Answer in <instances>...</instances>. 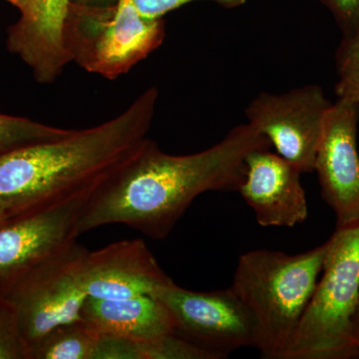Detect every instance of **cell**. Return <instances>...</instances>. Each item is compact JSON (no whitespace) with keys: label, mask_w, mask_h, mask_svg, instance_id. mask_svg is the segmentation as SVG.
I'll list each match as a JSON object with an SVG mask.
<instances>
[{"label":"cell","mask_w":359,"mask_h":359,"mask_svg":"<svg viewBox=\"0 0 359 359\" xmlns=\"http://www.w3.org/2000/svg\"><path fill=\"white\" fill-rule=\"evenodd\" d=\"M101 334L83 321L54 328L28 347L27 359H95Z\"/></svg>","instance_id":"16"},{"label":"cell","mask_w":359,"mask_h":359,"mask_svg":"<svg viewBox=\"0 0 359 359\" xmlns=\"http://www.w3.org/2000/svg\"><path fill=\"white\" fill-rule=\"evenodd\" d=\"M28 347L13 304L0 297V359H27Z\"/></svg>","instance_id":"18"},{"label":"cell","mask_w":359,"mask_h":359,"mask_svg":"<svg viewBox=\"0 0 359 359\" xmlns=\"http://www.w3.org/2000/svg\"><path fill=\"white\" fill-rule=\"evenodd\" d=\"M327 242L287 255L256 250L238 257L231 289L254 320L256 349L264 358L282 359L320 278Z\"/></svg>","instance_id":"3"},{"label":"cell","mask_w":359,"mask_h":359,"mask_svg":"<svg viewBox=\"0 0 359 359\" xmlns=\"http://www.w3.org/2000/svg\"><path fill=\"white\" fill-rule=\"evenodd\" d=\"M85 1H95V0H85ZM100 1V0H99Z\"/></svg>","instance_id":"26"},{"label":"cell","mask_w":359,"mask_h":359,"mask_svg":"<svg viewBox=\"0 0 359 359\" xmlns=\"http://www.w3.org/2000/svg\"><path fill=\"white\" fill-rule=\"evenodd\" d=\"M332 104L320 85L308 84L285 93L262 92L250 101L245 114L278 155L302 174L311 173L323 118Z\"/></svg>","instance_id":"8"},{"label":"cell","mask_w":359,"mask_h":359,"mask_svg":"<svg viewBox=\"0 0 359 359\" xmlns=\"http://www.w3.org/2000/svg\"><path fill=\"white\" fill-rule=\"evenodd\" d=\"M87 250L74 244L40 264L7 292L28 346L54 328L81 320L87 295L82 262Z\"/></svg>","instance_id":"6"},{"label":"cell","mask_w":359,"mask_h":359,"mask_svg":"<svg viewBox=\"0 0 359 359\" xmlns=\"http://www.w3.org/2000/svg\"><path fill=\"white\" fill-rule=\"evenodd\" d=\"M334 15L342 35L353 32L359 25V0H318Z\"/></svg>","instance_id":"20"},{"label":"cell","mask_w":359,"mask_h":359,"mask_svg":"<svg viewBox=\"0 0 359 359\" xmlns=\"http://www.w3.org/2000/svg\"><path fill=\"white\" fill-rule=\"evenodd\" d=\"M9 1L13 2L16 6L20 7V11L23 13V11H25L26 9L29 7L30 4H32V0H9Z\"/></svg>","instance_id":"24"},{"label":"cell","mask_w":359,"mask_h":359,"mask_svg":"<svg viewBox=\"0 0 359 359\" xmlns=\"http://www.w3.org/2000/svg\"><path fill=\"white\" fill-rule=\"evenodd\" d=\"M335 65L337 72L359 67V25L353 32L342 35L335 52Z\"/></svg>","instance_id":"21"},{"label":"cell","mask_w":359,"mask_h":359,"mask_svg":"<svg viewBox=\"0 0 359 359\" xmlns=\"http://www.w3.org/2000/svg\"><path fill=\"white\" fill-rule=\"evenodd\" d=\"M354 341H355L356 348H358L359 358V306L358 313H356L355 320H354L353 327Z\"/></svg>","instance_id":"23"},{"label":"cell","mask_w":359,"mask_h":359,"mask_svg":"<svg viewBox=\"0 0 359 359\" xmlns=\"http://www.w3.org/2000/svg\"><path fill=\"white\" fill-rule=\"evenodd\" d=\"M70 0H32L9 29L7 45L32 70L39 83H52L70 62L63 32Z\"/></svg>","instance_id":"13"},{"label":"cell","mask_w":359,"mask_h":359,"mask_svg":"<svg viewBox=\"0 0 359 359\" xmlns=\"http://www.w3.org/2000/svg\"><path fill=\"white\" fill-rule=\"evenodd\" d=\"M359 222L337 226L320 278L282 359L358 358Z\"/></svg>","instance_id":"4"},{"label":"cell","mask_w":359,"mask_h":359,"mask_svg":"<svg viewBox=\"0 0 359 359\" xmlns=\"http://www.w3.org/2000/svg\"><path fill=\"white\" fill-rule=\"evenodd\" d=\"M358 114L353 103L337 98L323 118L316 149L313 172L323 199L337 217V226L359 222Z\"/></svg>","instance_id":"10"},{"label":"cell","mask_w":359,"mask_h":359,"mask_svg":"<svg viewBox=\"0 0 359 359\" xmlns=\"http://www.w3.org/2000/svg\"><path fill=\"white\" fill-rule=\"evenodd\" d=\"M81 321L110 337L150 341L177 334L176 323L167 306L153 295L120 299L87 297Z\"/></svg>","instance_id":"14"},{"label":"cell","mask_w":359,"mask_h":359,"mask_svg":"<svg viewBox=\"0 0 359 359\" xmlns=\"http://www.w3.org/2000/svg\"><path fill=\"white\" fill-rule=\"evenodd\" d=\"M82 282L89 297L120 299L154 295L173 282L140 238L125 240L85 254Z\"/></svg>","instance_id":"12"},{"label":"cell","mask_w":359,"mask_h":359,"mask_svg":"<svg viewBox=\"0 0 359 359\" xmlns=\"http://www.w3.org/2000/svg\"><path fill=\"white\" fill-rule=\"evenodd\" d=\"M70 60L113 80L127 74L165 39L162 20L143 18L133 0H117L109 9L70 4L63 32Z\"/></svg>","instance_id":"5"},{"label":"cell","mask_w":359,"mask_h":359,"mask_svg":"<svg viewBox=\"0 0 359 359\" xmlns=\"http://www.w3.org/2000/svg\"><path fill=\"white\" fill-rule=\"evenodd\" d=\"M194 1H200V0H133V4L143 18L149 20H161L165 14ZM205 1L215 2L224 8H238L244 6L247 0H205Z\"/></svg>","instance_id":"19"},{"label":"cell","mask_w":359,"mask_h":359,"mask_svg":"<svg viewBox=\"0 0 359 359\" xmlns=\"http://www.w3.org/2000/svg\"><path fill=\"white\" fill-rule=\"evenodd\" d=\"M153 297L160 299L173 316L177 334L219 358H226L245 347L256 348L252 314L231 287L196 292L172 282L160 287Z\"/></svg>","instance_id":"7"},{"label":"cell","mask_w":359,"mask_h":359,"mask_svg":"<svg viewBox=\"0 0 359 359\" xmlns=\"http://www.w3.org/2000/svg\"><path fill=\"white\" fill-rule=\"evenodd\" d=\"M11 215L7 211L6 208L4 205H0V224L6 223V221L11 219Z\"/></svg>","instance_id":"25"},{"label":"cell","mask_w":359,"mask_h":359,"mask_svg":"<svg viewBox=\"0 0 359 359\" xmlns=\"http://www.w3.org/2000/svg\"><path fill=\"white\" fill-rule=\"evenodd\" d=\"M271 147L248 122L195 154H167L148 139L128 166L87 203L79 233L121 224L156 240L167 238L196 198L210 191H238L248 156Z\"/></svg>","instance_id":"1"},{"label":"cell","mask_w":359,"mask_h":359,"mask_svg":"<svg viewBox=\"0 0 359 359\" xmlns=\"http://www.w3.org/2000/svg\"><path fill=\"white\" fill-rule=\"evenodd\" d=\"M92 197L21 215L0 224V297L40 264L77 242L79 219Z\"/></svg>","instance_id":"9"},{"label":"cell","mask_w":359,"mask_h":359,"mask_svg":"<svg viewBox=\"0 0 359 359\" xmlns=\"http://www.w3.org/2000/svg\"><path fill=\"white\" fill-rule=\"evenodd\" d=\"M69 131V129L49 126L27 118L0 114V154L59 138Z\"/></svg>","instance_id":"17"},{"label":"cell","mask_w":359,"mask_h":359,"mask_svg":"<svg viewBox=\"0 0 359 359\" xmlns=\"http://www.w3.org/2000/svg\"><path fill=\"white\" fill-rule=\"evenodd\" d=\"M95 359H221L179 334L150 341L101 335Z\"/></svg>","instance_id":"15"},{"label":"cell","mask_w":359,"mask_h":359,"mask_svg":"<svg viewBox=\"0 0 359 359\" xmlns=\"http://www.w3.org/2000/svg\"><path fill=\"white\" fill-rule=\"evenodd\" d=\"M158 96L151 87L102 124L0 154V205L13 219L93 197L148 141Z\"/></svg>","instance_id":"2"},{"label":"cell","mask_w":359,"mask_h":359,"mask_svg":"<svg viewBox=\"0 0 359 359\" xmlns=\"http://www.w3.org/2000/svg\"><path fill=\"white\" fill-rule=\"evenodd\" d=\"M302 172L269 149L250 153L244 180L237 192L254 212L262 226L292 228L309 216Z\"/></svg>","instance_id":"11"},{"label":"cell","mask_w":359,"mask_h":359,"mask_svg":"<svg viewBox=\"0 0 359 359\" xmlns=\"http://www.w3.org/2000/svg\"><path fill=\"white\" fill-rule=\"evenodd\" d=\"M339 76L335 93L339 98L351 101L359 111V67L340 71Z\"/></svg>","instance_id":"22"}]
</instances>
